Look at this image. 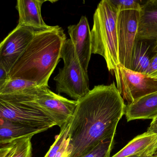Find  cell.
I'll return each mask as SVG.
<instances>
[{"instance_id":"1","label":"cell","mask_w":157,"mask_h":157,"mask_svg":"<svg viewBox=\"0 0 157 157\" xmlns=\"http://www.w3.org/2000/svg\"><path fill=\"white\" fill-rule=\"evenodd\" d=\"M125 107L114 82L95 86L78 100L70 122L69 157H83L99 143L114 140Z\"/></svg>"},{"instance_id":"2","label":"cell","mask_w":157,"mask_h":157,"mask_svg":"<svg viewBox=\"0 0 157 157\" xmlns=\"http://www.w3.org/2000/svg\"><path fill=\"white\" fill-rule=\"evenodd\" d=\"M66 41L63 29L58 26L36 32L10 71L9 79L20 78L49 87V80L61 59L62 49Z\"/></svg>"},{"instance_id":"3","label":"cell","mask_w":157,"mask_h":157,"mask_svg":"<svg viewBox=\"0 0 157 157\" xmlns=\"http://www.w3.org/2000/svg\"><path fill=\"white\" fill-rule=\"evenodd\" d=\"M118 12L110 0L101 1L93 16L91 31V52L105 59L109 71L120 65L117 21Z\"/></svg>"},{"instance_id":"4","label":"cell","mask_w":157,"mask_h":157,"mask_svg":"<svg viewBox=\"0 0 157 157\" xmlns=\"http://www.w3.org/2000/svg\"><path fill=\"white\" fill-rule=\"evenodd\" d=\"M37 97L0 95V118L21 123L43 132L57 125L55 120L37 104Z\"/></svg>"},{"instance_id":"5","label":"cell","mask_w":157,"mask_h":157,"mask_svg":"<svg viewBox=\"0 0 157 157\" xmlns=\"http://www.w3.org/2000/svg\"><path fill=\"white\" fill-rule=\"evenodd\" d=\"M64 65L54 77L56 91L64 93L76 101L83 98L90 91L87 72L85 71L70 39L66 40L61 51Z\"/></svg>"},{"instance_id":"6","label":"cell","mask_w":157,"mask_h":157,"mask_svg":"<svg viewBox=\"0 0 157 157\" xmlns=\"http://www.w3.org/2000/svg\"><path fill=\"white\" fill-rule=\"evenodd\" d=\"M113 72L117 89L128 104L157 92V80L150 78L147 75L134 72L121 65Z\"/></svg>"},{"instance_id":"7","label":"cell","mask_w":157,"mask_h":157,"mask_svg":"<svg viewBox=\"0 0 157 157\" xmlns=\"http://www.w3.org/2000/svg\"><path fill=\"white\" fill-rule=\"evenodd\" d=\"M140 11L126 10L118 13L117 21L118 55L120 65L131 69L137 38Z\"/></svg>"},{"instance_id":"8","label":"cell","mask_w":157,"mask_h":157,"mask_svg":"<svg viewBox=\"0 0 157 157\" xmlns=\"http://www.w3.org/2000/svg\"><path fill=\"white\" fill-rule=\"evenodd\" d=\"M36 31L17 25L0 43V65L9 75L16 63L24 53Z\"/></svg>"},{"instance_id":"9","label":"cell","mask_w":157,"mask_h":157,"mask_svg":"<svg viewBox=\"0 0 157 157\" xmlns=\"http://www.w3.org/2000/svg\"><path fill=\"white\" fill-rule=\"evenodd\" d=\"M36 101L60 128L71 122L78 104V101L55 94L48 88L36 98Z\"/></svg>"},{"instance_id":"10","label":"cell","mask_w":157,"mask_h":157,"mask_svg":"<svg viewBox=\"0 0 157 157\" xmlns=\"http://www.w3.org/2000/svg\"><path fill=\"white\" fill-rule=\"evenodd\" d=\"M68 31L80 64L87 72L92 52L91 31L87 18L81 17L78 24L68 26Z\"/></svg>"},{"instance_id":"11","label":"cell","mask_w":157,"mask_h":157,"mask_svg":"<svg viewBox=\"0 0 157 157\" xmlns=\"http://www.w3.org/2000/svg\"><path fill=\"white\" fill-rule=\"evenodd\" d=\"M46 0H17L16 8L19 15L18 25L37 31L48 30L53 26L46 24L41 15V7Z\"/></svg>"},{"instance_id":"12","label":"cell","mask_w":157,"mask_h":157,"mask_svg":"<svg viewBox=\"0 0 157 157\" xmlns=\"http://www.w3.org/2000/svg\"><path fill=\"white\" fill-rule=\"evenodd\" d=\"M136 40L157 41V0L142 4Z\"/></svg>"},{"instance_id":"13","label":"cell","mask_w":157,"mask_h":157,"mask_svg":"<svg viewBox=\"0 0 157 157\" xmlns=\"http://www.w3.org/2000/svg\"><path fill=\"white\" fill-rule=\"evenodd\" d=\"M124 114L127 122L137 120L155 119L157 116V92L127 104Z\"/></svg>"},{"instance_id":"14","label":"cell","mask_w":157,"mask_h":157,"mask_svg":"<svg viewBox=\"0 0 157 157\" xmlns=\"http://www.w3.org/2000/svg\"><path fill=\"white\" fill-rule=\"evenodd\" d=\"M157 145V134L147 132L137 135L115 155L110 157H128L140 155L152 157Z\"/></svg>"},{"instance_id":"15","label":"cell","mask_w":157,"mask_h":157,"mask_svg":"<svg viewBox=\"0 0 157 157\" xmlns=\"http://www.w3.org/2000/svg\"><path fill=\"white\" fill-rule=\"evenodd\" d=\"M43 132L40 129L18 122L0 118V145H4L22 137Z\"/></svg>"},{"instance_id":"16","label":"cell","mask_w":157,"mask_h":157,"mask_svg":"<svg viewBox=\"0 0 157 157\" xmlns=\"http://www.w3.org/2000/svg\"><path fill=\"white\" fill-rule=\"evenodd\" d=\"M154 41L136 40L135 44L130 70L146 74L153 53Z\"/></svg>"},{"instance_id":"17","label":"cell","mask_w":157,"mask_h":157,"mask_svg":"<svg viewBox=\"0 0 157 157\" xmlns=\"http://www.w3.org/2000/svg\"><path fill=\"white\" fill-rule=\"evenodd\" d=\"M49 87L20 78L9 79L0 89V95L23 94L38 96Z\"/></svg>"},{"instance_id":"18","label":"cell","mask_w":157,"mask_h":157,"mask_svg":"<svg viewBox=\"0 0 157 157\" xmlns=\"http://www.w3.org/2000/svg\"><path fill=\"white\" fill-rule=\"evenodd\" d=\"M32 136L22 137L0 147V157H32Z\"/></svg>"},{"instance_id":"19","label":"cell","mask_w":157,"mask_h":157,"mask_svg":"<svg viewBox=\"0 0 157 157\" xmlns=\"http://www.w3.org/2000/svg\"><path fill=\"white\" fill-rule=\"evenodd\" d=\"M70 122L60 128V132L56 136L55 142L44 157H69V131Z\"/></svg>"},{"instance_id":"20","label":"cell","mask_w":157,"mask_h":157,"mask_svg":"<svg viewBox=\"0 0 157 157\" xmlns=\"http://www.w3.org/2000/svg\"><path fill=\"white\" fill-rule=\"evenodd\" d=\"M114 143V140L101 142L83 157H110Z\"/></svg>"},{"instance_id":"21","label":"cell","mask_w":157,"mask_h":157,"mask_svg":"<svg viewBox=\"0 0 157 157\" xmlns=\"http://www.w3.org/2000/svg\"><path fill=\"white\" fill-rule=\"evenodd\" d=\"M115 6L118 12L126 10L140 11L142 4L139 1L133 0H110Z\"/></svg>"},{"instance_id":"22","label":"cell","mask_w":157,"mask_h":157,"mask_svg":"<svg viewBox=\"0 0 157 157\" xmlns=\"http://www.w3.org/2000/svg\"><path fill=\"white\" fill-rule=\"evenodd\" d=\"M146 75L150 78L157 80V52L154 53L151 57L149 68Z\"/></svg>"},{"instance_id":"23","label":"cell","mask_w":157,"mask_h":157,"mask_svg":"<svg viewBox=\"0 0 157 157\" xmlns=\"http://www.w3.org/2000/svg\"><path fill=\"white\" fill-rule=\"evenodd\" d=\"M9 79L8 74L0 65V89Z\"/></svg>"},{"instance_id":"24","label":"cell","mask_w":157,"mask_h":157,"mask_svg":"<svg viewBox=\"0 0 157 157\" xmlns=\"http://www.w3.org/2000/svg\"><path fill=\"white\" fill-rule=\"evenodd\" d=\"M147 132L148 133L157 134V124H153V125H150Z\"/></svg>"},{"instance_id":"25","label":"cell","mask_w":157,"mask_h":157,"mask_svg":"<svg viewBox=\"0 0 157 157\" xmlns=\"http://www.w3.org/2000/svg\"><path fill=\"white\" fill-rule=\"evenodd\" d=\"M153 53L156 52H157V41L154 42V47H153Z\"/></svg>"},{"instance_id":"26","label":"cell","mask_w":157,"mask_h":157,"mask_svg":"<svg viewBox=\"0 0 157 157\" xmlns=\"http://www.w3.org/2000/svg\"><path fill=\"white\" fill-rule=\"evenodd\" d=\"M152 157H157V145L156 147L155 148Z\"/></svg>"},{"instance_id":"27","label":"cell","mask_w":157,"mask_h":157,"mask_svg":"<svg viewBox=\"0 0 157 157\" xmlns=\"http://www.w3.org/2000/svg\"><path fill=\"white\" fill-rule=\"evenodd\" d=\"M157 124V116L155 119L152 120V122H151L150 125H153V124Z\"/></svg>"},{"instance_id":"28","label":"cell","mask_w":157,"mask_h":157,"mask_svg":"<svg viewBox=\"0 0 157 157\" xmlns=\"http://www.w3.org/2000/svg\"><path fill=\"white\" fill-rule=\"evenodd\" d=\"M128 157H146L143 155H136L132 156H130Z\"/></svg>"},{"instance_id":"29","label":"cell","mask_w":157,"mask_h":157,"mask_svg":"<svg viewBox=\"0 0 157 157\" xmlns=\"http://www.w3.org/2000/svg\"><path fill=\"white\" fill-rule=\"evenodd\" d=\"M3 145H0V147H1Z\"/></svg>"}]
</instances>
